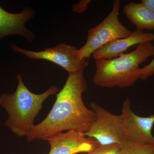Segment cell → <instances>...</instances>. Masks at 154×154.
<instances>
[{
  "instance_id": "5",
  "label": "cell",
  "mask_w": 154,
  "mask_h": 154,
  "mask_svg": "<svg viewBox=\"0 0 154 154\" xmlns=\"http://www.w3.org/2000/svg\"><path fill=\"white\" fill-rule=\"evenodd\" d=\"M14 52L33 60H44L63 68L69 74H74L84 70L89 64L88 60L82 58L76 47L66 43H59L54 47L39 51L23 49L16 45H11Z\"/></svg>"
},
{
  "instance_id": "1",
  "label": "cell",
  "mask_w": 154,
  "mask_h": 154,
  "mask_svg": "<svg viewBox=\"0 0 154 154\" xmlns=\"http://www.w3.org/2000/svg\"><path fill=\"white\" fill-rule=\"evenodd\" d=\"M83 72L69 74L47 117L30 130L26 137L28 142L46 140L64 131L85 133L89 129L96 117L83 102L82 94L88 88Z\"/></svg>"
},
{
  "instance_id": "14",
  "label": "cell",
  "mask_w": 154,
  "mask_h": 154,
  "mask_svg": "<svg viewBox=\"0 0 154 154\" xmlns=\"http://www.w3.org/2000/svg\"><path fill=\"white\" fill-rule=\"evenodd\" d=\"M154 34V33H153ZM154 75V58L147 65L141 68L140 79L146 80Z\"/></svg>"
},
{
  "instance_id": "13",
  "label": "cell",
  "mask_w": 154,
  "mask_h": 154,
  "mask_svg": "<svg viewBox=\"0 0 154 154\" xmlns=\"http://www.w3.org/2000/svg\"><path fill=\"white\" fill-rule=\"evenodd\" d=\"M90 154H121V147L119 145L102 146L98 145L94 151Z\"/></svg>"
},
{
  "instance_id": "8",
  "label": "cell",
  "mask_w": 154,
  "mask_h": 154,
  "mask_svg": "<svg viewBox=\"0 0 154 154\" xmlns=\"http://www.w3.org/2000/svg\"><path fill=\"white\" fill-rule=\"evenodd\" d=\"M50 145L48 154L91 153L99 144L95 140L87 137L84 133L69 131L48 138Z\"/></svg>"
},
{
  "instance_id": "6",
  "label": "cell",
  "mask_w": 154,
  "mask_h": 154,
  "mask_svg": "<svg viewBox=\"0 0 154 154\" xmlns=\"http://www.w3.org/2000/svg\"><path fill=\"white\" fill-rule=\"evenodd\" d=\"M90 107L96 119L88 131L84 133L85 135L95 140L101 145H121L125 138L121 115L112 114L94 102Z\"/></svg>"
},
{
  "instance_id": "17",
  "label": "cell",
  "mask_w": 154,
  "mask_h": 154,
  "mask_svg": "<svg viewBox=\"0 0 154 154\" xmlns=\"http://www.w3.org/2000/svg\"></svg>"
},
{
  "instance_id": "3",
  "label": "cell",
  "mask_w": 154,
  "mask_h": 154,
  "mask_svg": "<svg viewBox=\"0 0 154 154\" xmlns=\"http://www.w3.org/2000/svg\"><path fill=\"white\" fill-rule=\"evenodd\" d=\"M154 56V45L151 42L138 45L135 49L111 60H96V70L93 82L102 88H128L140 78V65Z\"/></svg>"
},
{
  "instance_id": "4",
  "label": "cell",
  "mask_w": 154,
  "mask_h": 154,
  "mask_svg": "<svg viewBox=\"0 0 154 154\" xmlns=\"http://www.w3.org/2000/svg\"><path fill=\"white\" fill-rule=\"evenodd\" d=\"M120 6V1H114L112 10L107 17L99 25L88 30L85 44L78 49L82 58L88 60L92 54L100 48L132 34L133 31L127 29L119 19Z\"/></svg>"
},
{
  "instance_id": "2",
  "label": "cell",
  "mask_w": 154,
  "mask_h": 154,
  "mask_svg": "<svg viewBox=\"0 0 154 154\" xmlns=\"http://www.w3.org/2000/svg\"><path fill=\"white\" fill-rule=\"evenodd\" d=\"M17 79L18 85L14 93H5L0 96V106L8 113L5 126L17 136L26 137L35 125V118L43 102L50 96L56 95L59 89L52 86L42 94H33L25 85L21 75H18Z\"/></svg>"
},
{
  "instance_id": "16",
  "label": "cell",
  "mask_w": 154,
  "mask_h": 154,
  "mask_svg": "<svg viewBox=\"0 0 154 154\" xmlns=\"http://www.w3.org/2000/svg\"><path fill=\"white\" fill-rule=\"evenodd\" d=\"M141 3L147 9L154 13V0H142Z\"/></svg>"
},
{
  "instance_id": "15",
  "label": "cell",
  "mask_w": 154,
  "mask_h": 154,
  "mask_svg": "<svg viewBox=\"0 0 154 154\" xmlns=\"http://www.w3.org/2000/svg\"><path fill=\"white\" fill-rule=\"evenodd\" d=\"M91 2L90 0H83L73 6V11L75 13H84L88 9V5Z\"/></svg>"
},
{
  "instance_id": "9",
  "label": "cell",
  "mask_w": 154,
  "mask_h": 154,
  "mask_svg": "<svg viewBox=\"0 0 154 154\" xmlns=\"http://www.w3.org/2000/svg\"><path fill=\"white\" fill-rule=\"evenodd\" d=\"M34 16L35 13L30 8H25L19 14H12L0 7V39L16 35L22 36L30 42L33 41L35 35L26 28L25 24Z\"/></svg>"
},
{
  "instance_id": "12",
  "label": "cell",
  "mask_w": 154,
  "mask_h": 154,
  "mask_svg": "<svg viewBox=\"0 0 154 154\" xmlns=\"http://www.w3.org/2000/svg\"><path fill=\"white\" fill-rule=\"evenodd\" d=\"M120 146L121 154H154V145L135 143L125 137Z\"/></svg>"
},
{
  "instance_id": "11",
  "label": "cell",
  "mask_w": 154,
  "mask_h": 154,
  "mask_svg": "<svg viewBox=\"0 0 154 154\" xmlns=\"http://www.w3.org/2000/svg\"><path fill=\"white\" fill-rule=\"evenodd\" d=\"M123 12L137 30H154V13L147 9L141 3L129 2L124 6Z\"/></svg>"
},
{
  "instance_id": "7",
  "label": "cell",
  "mask_w": 154,
  "mask_h": 154,
  "mask_svg": "<svg viewBox=\"0 0 154 154\" xmlns=\"http://www.w3.org/2000/svg\"><path fill=\"white\" fill-rule=\"evenodd\" d=\"M123 135L135 143L154 145L152 129L154 113L147 117L139 116L133 112L129 99L122 105L121 114Z\"/></svg>"
},
{
  "instance_id": "10",
  "label": "cell",
  "mask_w": 154,
  "mask_h": 154,
  "mask_svg": "<svg viewBox=\"0 0 154 154\" xmlns=\"http://www.w3.org/2000/svg\"><path fill=\"white\" fill-rule=\"evenodd\" d=\"M153 41V33H144L137 30L133 31L128 37L114 40L97 49L92 54V57L95 60L113 59L124 54L130 47Z\"/></svg>"
}]
</instances>
